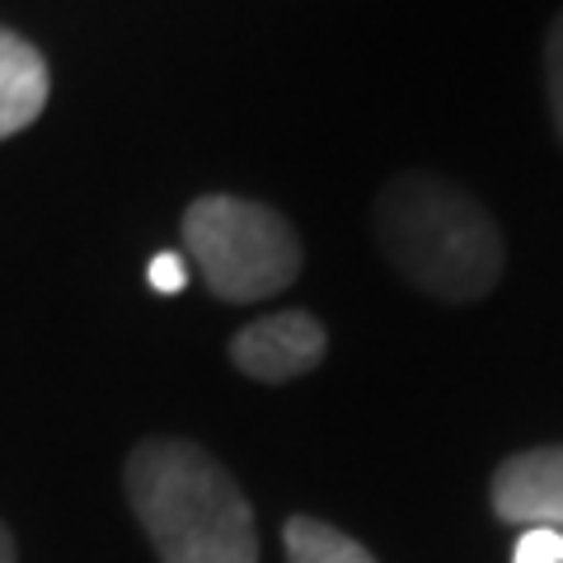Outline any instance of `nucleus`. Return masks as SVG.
Masks as SVG:
<instances>
[{
	"instance_id": "8",
	"label": "nucleus",
	"mask_w": 563,
	"mask_h": 563,
	"mask_svg": "<svg viewBox=\"0 0 563 563\" xmlns=\"http://www.w3.org/2000/svg\"><path fill=\"white\" fill-rule=\"evenodd\" d=\"M512 563H563V531L550 526H526V536L517 540Z\"/></svg>"
},
{
	"instance_id": "9",
	"label": "nucleus",
	"mask_w": 563,
	"mask_h": 563,
	"mask_svg": "<svg viewBox=\"0 0 563 563\" xmlns=\"http://www.w3.org/2000/svg\"><path fill=\"white\" fill-rule=\"evenodd\" d=\"M544 80H550V109L563 132V14L550 29V43H544Z\"/></svg>"
},
{
	"instance_id": "7",
	"label": "nucleus",
	"mask_w": 563,
	"mask_h": 563,
	"mask_svg": "<svg viewBox=\"0 0 563 563\" xmlns=\"http://www.w3.org/2000/svg\"><path fill=\"white\" fill-rule=\"evenodd\" d=\"M282 544H287V563H376L362 540H352L339 526L306 512L282 526Z\"/></svg>"
},
{
	"instance_id": "1",
	"label": "nucleus",
	"mask_w": 563,
	"mask_h": 563,
	"mask_svg": "<svg viewBox=\"0 0 563 563\" xmlns=\"http://www.w3.org/2000/svg\"><path fill=\"white\" fill-rule=\"evenodd\" d=\"M161 563H258V521L235 474L184 437H146L122 470Z\"/></svg>"
},
{
	"instance_id": "2",
	"label": "nucleus",
	"mask_w": 563,
	"mask_h": 563,
	"mask_svg": "<svg viewBox=\"0 0 563 563\" xmlns=\"http://www.w3.org/2000/svg\"><path fill=\"white\" fill-rule=\"evenodd\" d=\"M376 240L385 258L442 301H479L503 277V231L446 179L399 174L376 202Z\"/></svg>"
},
{
	"instance_id": "4",
	"label": "nucleus",
	"mask_w": 563,
	"mask_h": 563,
	"mask_svg": "<svg viewBox=\"0 0 563 563\" xmlns=\"http://www.w3.org/2000/svg\"><path fill=\"white\" fill-rule=\"evenodd\" d=\"M324 347H329V333L324 324L306 310H282L268 314V320H254L244 324L235 339H231V362L240 366L250 380L263 385H282V380H296L314 372L324 362Z\"/></svg>"
},
{
	"instance_id": "6",
	"label": "nucleus",
	"mask_w": 563,
	"mask_h": 563,
	"mask_svg": "<svg viewBox=\"0 0 563 563\" xmlns=\"http://www.w3.org/2000/svg\"><path fill=\"white\" fill-rule=\"evenodd\" d=\"M47 90L52 76L43 52L29 38H20V33L0 29V141L24 132L47 109Z\"/></svg>"
},
{
	"instance_id": "10",
	"label": "nucleus",
	"mask_w": 563,
	"mask_h": 563,
	"mask_svg": "<svg viewBox=\"0 0 563 563\" xmlns=\"http://www.w3.org/2000/svg\"><path fill=\"white\" fill-rule=\"evenodd\" d=\"M151 287L155 291H165V296H174V291H184L188 287V268H184V258L179 254H155L151 258Z\"/></svg>"
},
{
	"instance_id": "5",
	"label": "nucleus",
	"mask_w": 563,
	"mask_h": 563,
	"mask_svg": "<svg viewBox=\"0 0 563 563\" xmlns=\"http://www.w3.org/2000/svg\"><path fill=\"white\" fill-rule=\"evenodd\" d=\"M488 503L507 526H550L563 531V446L517 451L493 470Z\"/></svg>"
},
{
	"instance_id": "11",
	"label": "nucleus",
	"mask_w": 563,
	"mask_h": 563,
	"mask_svg": "<svg viewBox=\"0 0 563 563\" xmlns=\"http://www.w3.org/2000/svg\"><path fill=\"white\" fill-rule=\"evenodd\" d=\"M0 563H14V536L5 521H0Z\"/></svg>"
},
{
	"instance_id": "3",
	"label": "nucleus",
	"mask_w": 563,
	"mask_h": 563,
	"mask_svg": "<svg viewBox=\"0 0 563 563\" xmlns=\"http://www.w3.org/2000/svg\"><path fill=\"white\" fill-rule=\"evenodd\" d=\"M184 244L221 301L250 306L301 277V240L287 217L250 198L207 192L184 211Z\"/></svg>"
}]
</instances>
